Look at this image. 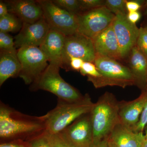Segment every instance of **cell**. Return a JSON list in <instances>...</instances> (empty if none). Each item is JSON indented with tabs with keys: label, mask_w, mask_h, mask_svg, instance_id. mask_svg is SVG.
<instances>
[{
	"label": "cell",
	"mask_w": 147,
	"mask_h": 147,
	"mask_svg": "<svg viewBox=\"0 0 147 147\" xmlns=\"http://www.w3.org/2000/svg\"><path fill=\"white\" fill-rule=\"evenodd\" d=\"M46 114L40 117L29 115L1 101V139L28 142L46 131Z\"/></svg>",
	"instance_id": "6da1fadb"
},
{
	"label": "cell",
	"mask_w": 147,
	"mask_h": 147,
	"mask_svg": "<svg viewBox=\"0 0 147 147\" xmlns=\"http://www.w3.org/2000/svg\"><path fill=\"white\" fill-rule=\"evenodd\" d=\"M94 105L88 94L76 101L58 98L56 107L46 114V131L51 134L61 132L77 119L90 113Z\"/></svg>",
	"instance_id": "7a4b0ae2"
},
{
	"label": "cell",
	"mask_w": 147,
	"mask_h": 147,
	"mask_svg": "<svg viewBox=\"0 0 147 147\" xmlns=\"http://www.w3.org/2000/svg\"><path fill=\"white\" fill-rule=\"evenodd\" d=\"M119 103L113 94L106 92L96 103L90 113L93 142L110 136L116 125L119 122Z\"/></svg>",
	"instance_id": "3957f363"
},
{
	"label": "cell",
	"mask_w": 147,
	"mask_h": 147,
	"mask_svg": "<svg viewBox=\"0 0 147 147\" xmlns=\"http://www.w3.org/2000/svg\"><path fill=\"white\" fill-rule=\"evenodd\" d=\"M94 63L102 76L88 80L91 82L96 88L107 86L124 88L136 84L130 69L119 63L117 60L96 57Z\"/></svg>",
	"instance_id": "277c9868"
},
{
	"label": "cell",
	"mask_w": 147,
	"mask_h": 147,
	"mask_svg": "<svg viewBox=\"0 0 147 147\" xmlns=\"http://www.w3.org/2000/svg\"><path fill=\"white\" fill-rule=\"evenodd\" d=\"M60 68L49 64L39 78L31 85V90L46 91L57 96L58 99L67 101H76L82 99L84 96L79 91L61 77Z\"/></svg>",
	"instance_id": "5b68a950"
},
{
	"label": "cell",
	"mask_w": 147,
	"mask_h": 147,
	"mask_svg": "<svg viewBox=\"0 0 147 147\" xmlns=\"http://www.w3.org/2000/svg\"><path fill=\"white\" fill-rule=\"evenodd\" d=\"M17 55L21 66L19 77L27 85L35 82L49 65L47 58L39 47H20Z\"/></svg>",
	"instance_id": "8992f818"
},
{
	"label": "cell",
	"mask_w": 147,
	"mask_h": 147,
	"mask_svg": "<svg viewBox=\"0 0 147 147\" xmlns=\"http://www.w3.org/2000/svg\"><path fill=\"white\" fill-rule=\"evenodd\" d=\"M43 11V16L50 29L59 32L65 36L78 33L76 15L59 7L52 1H37Z\"/></svg>",
	"instance_id": "52a82bcc"
},
{
	"label": "cell",
	"mask_w": 147,
	"mask_h": 147,
	"mask_svg": "<svg viewBox=\"0 0 147 147\" xmlns=\"http://www.w3.org/2000/svg\"><path fill=\"white\" fill-rule=\"evenodd\" d=\"M116 15L105 6L76 15L78 33L92 39L113 24Z\"/></svg>",
	"instance_id": "ba28073f"
},
{
	"label": "cell",
	"mask_w": 147,
	"mask_h": 147,
	"mask_svg": "<svg viewBox=\"0 0 147 147\" xmlns=\"http://www.w3.org/2000/svg\"><path fill=\"white\" fill-rule=\"evenodd\" d=\"M96 56L91 38L75 34L65 36L63 52V67L68 66L71 58H78L84 62H94Z\"/></svg>",
	"instance_id": "9c48e42d"
},
{
	"label": "cell",
	"mask_w": 147,
	"mask_h": 147,
	"mask_svg": "<svg viewBox=\"0 0 147 147\" xmlns=\"http://www.w3.org/2000/svg\"><path fill=\"white\" fill-rule=\"evenodd\" d=\"M115 15L112 26L118 42L121 59H124L136 46L139 28L128 21L127 14L119 13Z\"/></svg>",
	"instance_id": "30bf717a"
},
{
	"label": "cell",
	"mask_w": 147,
	"mask_h": 147,
	"mask_svg": "<svg viewBox=\"0 0 147 147\" xmlns=\"http://www.w3.org/2000/svg\"><path fill=\"white\" fill-rule=\"evenodd\" d=\"M50 29L43 17L33 24L23 23L21 30L14 37L15 47H39Z\"/></svg>",
	"instance_id": "8fae6325"
},
{
	"label": "cell",
	"mask_w": 147,
	"mask_h": 147,
	"mask_svg": "<svg viewBox=\"0 0 147 147\" xmlns=\"http://www.w3.org/2000/svg\"><path fill=\"white\" fill-rule=\"evenodd\" d=\"M62 131L77 147H91L93 133L90 113L77 119Z\"/></svg>",
	"instance_id": "7c38bea8"
},
{
	"label": "cell",
	"mask_w": 147,
	"mask_h": 147,
	"mask_svg": "<svg viewBox=\"0 0 147 147\" xmlns=\"http://www.w3.org/2000/svg\"><path fill=\"white\" fill-rule=\"evenodd\" d=\"M65 36L50 29L39 48L48 59L49 64L63 67V52Z\"/></svg>",
	"instance_id": "4fadbf2b"
},
{
	"label": "cell",
	"mask_w": 147,
	"mask_h": 147,
	"mask_svg": "<svg viewBox=\"0 0 147 147\" xmlns=\"http://www.w3.org/2000/svg\"><path fill=\"white\" fill-rule=\"evenodd\" d=\"M9 13L21 19L23 23L33 24L43 17V11L37 1L14 0L5 2Z\"/></svg>",
	"instance_id": "5bb4252c"
},
{
	"label": "cell",
	"mask_w": 147,
	"mask_h": 147,
	"mask_svg": "<svg viewBox=\"0 0 147 147\" xmlns=\"http://www.w3.org/2000/svg\"><path fill=\"white\" fill-rule=\"evenodd\" d=\"M96 57L121 59L119 47L112 25L92 39Z\"/></svg>",
	"instance_id": "9a60e30c"
},
{
	"label": "cell",
	"mask_w": 147,
	"mask_h": 147,
	"mask_svg": "<svg viewBox=\"0 0 147 147\" xmlns=\"http://www.w3.org/2000/svg\"><path fill=\"white\" fill-rule=\"evenodd\" d=\"M109 139L117 147H142L146 137L143 132H135L119 122L110 134Z\"/></svg>",
	"instance_id": "2e32d148"
},
{
	"label": "cell",
	"mask_w": 147,
	"mask_h": 147,
	"mask_svg": "<svg viewBox=\"0 0 147 147\" xmlns=\"http://www.w3.org/2000/svg\"><path fill=\"white\" fill-rule=\"evenodd\" d=\"M147 101V92L132 101L119 103L120 122L128 127H133L139 122Z\"/></svg>",
	"instance_id": "e0dca14e"
},
{
	"label": "cell",
	"mask_w": 147,
	"mask_h": 147,
	"mask_svg": "<svg viewBox=\"0 0 147 147\" xmlns=\"http://www.w3.org/2000/svg\"><path fill=\"white\" fill-rule=\"evenodd\" d=\"M21 66L16 49L1 50L0 52V86L7 79L19 76Z\"/></svg>",
	"instance_id": "ac0fdd59"
},
{
	"label": "cell",
	"mask_w": 147,
	"mask_h": 147,
	"mask_svg": "<svg viewBox=\"0 0 147 147\" xmlns=\"http://www.w3.org/2000/svg\"><path fill=\"white\" fill-rule=\"evenodd\" d=\"M129 62V69L133 74L136 83L147 82V57L137 46H135L130 53Z\"/></svg>",
	"instance_id": "d6986e66"
},
{
	"label": "cell",
	"mask_w": 147,
	"mask_h": 147,
	"mask_svg": "<svg viewBox=\"0 0 147 147\" xmlns=\"http://www.w3.org/2000/svg\"><path fill=\"white\" fill-rule=\"evenodd\" d=\"M23 24L16 15L9 12L5 16L0 18V32L8 33L20 31Z\"/></svg>",
	"instance_id": "ffe728a7"
},
{
	"label": "cell",
	"mask_w": 147,
	"mask_h": 147,
	"mask_svg": "<svg viewBox=\"0 0 147 147\" xmlns=\"http://www.w3.org/2000/svg\"><path fill=\"white\" fill-rule=\"evenodd\" d=\"M52 1L59 7L74 15L82 12L79 0H53Z\"/></svg>",
	"instance_id": "44dd1931"
},
{
	"label": "cell",
	"mask_w": 147,
	"mask_h": 147,
	"mask_svg": "<svg viewBox=\"0 0 147 147\" xmlns=\"http://www.w3.org/2000/svg\"><path fill=\"white\" fill-rule=\"evenodd\" d=\"M27 142L28 147H52L51 134L45 131Z\"/></svg>",
	"instance_id": "7402d4cb"
},
{
	"label": "cell",
	"mask_w": 147,
	"mask_h": 147,
	"mask_svg": "<svg viewBox=\"0 0 147 147\" xmlns=\"http://www.w3.org/2000/svg\"><path fill=\"white\" fill-rule=\"evenodd\" d=\"M126 0H106L105 6L115 15L118 13L127 14Z\"/></svg>",
	"instance_id": "603a6c76"
},
{
	"label": "cell",
	"mask_w": 147,
	"mask_h": 147,
	"mask_svg": "<svg viewBox=\"0 0 147 147\" xmlns=\"http://www.w3.org/2000/svg\"><path fill=\"white\" fill-rule=\"evenodd\" d=\"M51 142L52 147H77L68 140L63 131L51 134Z\"/></svg>",
	"instance_id": "cb8c5ba5"
},
{
	"label": "cell",
	"mask_w": 147,
	"mask_h": 147,
	"mask_svg": "<svg viewBox=\"0 0 147 147\" xmlns=\"http://www.w3.org/2000/svg\"><path fill=\"white\" fill-rule=\"evenodd\" d=\"M80 72L83 76H87L88 79L100 78L102 76L94 63L90 62H84Z\"/></svg>",
	"instance_id": "d4e9b609"
},
{
	"label": "cell",
	"mask_w": 147,
	"mask_h": 147,
	"mask_svg": "<svg viewBox=\"0 0 147 147\" xmlns=\"http://www.w3.org/2000/svg\"><path fill=\"white\" fill-rule=\"evenodd\" d=\"M1 50H11L16 49L12 37L8 33L0 32Z\"/></svg>",
	"instance_id": "484cf974"
},
{
	"label": "cell",
	"mask_w": 147,
	"mask_h": 147,
	"mask_svg": "<svg viewBox=\"0 0 147 147\" xmlns=\"http://www.w3.org/2000/svg\"><path fill=\"white\" fill-rule=\"evenodd\" d=\"M136 46L147 57V28L141 27Z\"/></svg>",
	"instance_id": "4316f807"
},
{
	"label": "cell",
	"mask_w": 147,
	"mask_h": 147,
	"mask_svg": "<svg viewBox=\"0 0 147 147\" xmlns=\"http://www.w3.org/2000/svg\"><path fill=\"white\" fill-rule=\"evenodd\" d=\"M82 11H86L105 6V1L103 0H79Z\"/></svg>",
	"instance_id": "83f0119b"
},
{
	"label": "cell",
	"mask_w": 147,
	"mask_h": 147,
	"mask_svg": "<svg viewBox=\"0 0 147 147\" xmlns=\"http://www.w3.org/2000/svg\"><path fill=\"white\" fill-rule=\"evenodd\" d=\"M147 124V101L143 110L139 122L131 129L135 132H143Z\"/></svg>",
	"instance_id": "f1b7e54d"
},
{
	"label": "cell",
	"mask_w": 147,
	"mask_h": 147,
	"mask_svg": "<svg viewBox=\"0 0 147 147\" xmlns=\"http://www.w3.org/2000/svg\"><path fill=\"white\" fill-rule=\"evenodd\" d=\"M142 1H127L126 3L127 10L128 12L138 11L142 7Z\"/></svg>",
	"instance_id": "f546056e"
},
{
	"label": "cell",
	"mask_w": 147,
	"mask_h": 147,
	"mask_svg": "<svg viewBox=\"0 0 147 147\" xmlns=\"http://www.w3.org/2000/svg\"><path fill=\"white\" fill-rule=\"evenodd\" d=\"M84 61L82 59L72 57L69 59L68 66L73 70L80 71Z\"/></svg>",
	"instance_id": "4dcf8cb0"
},
{
	"label": "cell",
	"mask_w": 147,
	"mask_h": 147,
	"mask_svg": "<svg viewBox=\"0 0 147 147\" xmlns=\"http://www.w3.org/2000/svg\"><path fill=\"white\" fill-rule=\"evenodd\" d=\"M0 147H28V143L21 140L11 141L1 143Z\"/></svg>",
	"instance_id": "1f68e13d"
},
{
	"label": "cell",
	"mask_w": 147,
	"mask_h": 147,
	"mask_svg": "<svg viewBox=\"0 0 147 147\" xmlns=\"http://www.w3.org/2000/svg\"><path fill=\"white\" fill-rule=\"evenodd\" d=\"M127 18L128 21L132 24H136V23L140 20L141 18V13L139 11H133V12H128Z\"/></svg>",
	"instance_id": "d6a6232c"
},
{
	"label": "cell",
	"mask_w": 147,
	"mask_h": 147,
	"mask_svg": "<svg viewBox=\"0 0 147 147\" xmlns=\"http://www.w3.org/2000/svg\"><path fill=\"white\" fill-rule=\"evenodd\" d=\"M109 138L108 137L100 141L94 142L91 147H108Z\"/></svg>",
	"instance_id": "836d02e7"
},
{
	"label": "cell",
	"mask_w": 147,
	"mask_h": 147,
	"mask_svg": "<svg viewBox=\"0 0 147 147\" xmlns=\"http://www.w3.org/2000/svg\"><path fill=\"white\" fill-rule=\"evenodd\" d=\"M8 13V7L6 3L0 1V18L5 16Z\"/></svg>",
	"instance_id": "e575fe53"
},
{
	"label": "cell",
	"mask_w": 147,
	"mask_h": 147,
	"mask_svg": "<svg viewBox=\"0 0 147 147\" xmlns=\"http://www.w3.org/2000/svg\"><path fill=\"white\" fill-rule=\"evenodd\" d=\"M108 147H117L116 145L114 144L113 142L110 140L109 138V141H108Z\"/></svg>",
	"instance_id": "d590c367"
},
{
	"label": "cell",
	"mask_w": 147,
	"mask_h": 147,
	"mask_svg": "<svg viewBox=\"0 0 147 147\" xmlns=\"http://www.w3.org/2000/svg\"><path fill=\"white\" fill-rule=\"evenodd\" d=\"M142 147H147V139H145Z\"/></svg>",
	"instance_id": "8d00e7d4"
},
{
	"label": "cell",
	"mask_w": 147,
	"mask_h": 147,
	"mask_svg": "<svg viewBox=\"0 0 147 147\" xmlns=\"http://www.w3.org/2000/svg\"><path fill=\"white\" fill-rule=\"evenodd\" d=\"M145 137H146V139H147V127H146V132H145Z\"/></svg>",
	"instance_id": "74e56055"
},
{
	"label": "cell",
	"mask_w": 147,
	"mask_h": 147,
	"mask_svg": "<svg viewBox=\"0 0 147 147\" xmlns=\"http://www.w3.org/2000/svg\"><path fill=\"white\" fill-rule=\"evenodd\" d=\"M146 28H147V26H146Z\"/></svg>",
	"instance_id": "f35d334b"
}]
</instances>
